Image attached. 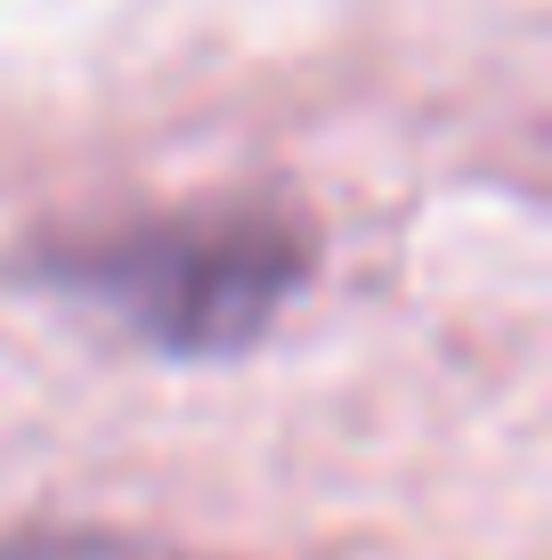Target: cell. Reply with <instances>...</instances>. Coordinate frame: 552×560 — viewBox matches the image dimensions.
<instances>
[{
    "mask_svg": "<svg viewBox=\"0 0 552 560\" xmlns=\"http://www.w3.org/2000/svg\"><path fill=\"white\" fill-rule=\"evenodd\" d=\"M309 236L284 211H171L82 244L66 277L163 350H236L293 301Z\"/></svg>",
    "mask_w": 552,
    "mask_h": 560,
    "instance_id": "obj_1",
    "label": "cell"
},
{
    "mask_svg": "<svg viewBox=\"0 0 552 560\" xmlns=\"http://www.w3.org/2000/svg\"><path fill=\"white\" fill-rule=\"evenodd\" d=\"M0 560H179L139 536H106V528H42V536H9Z\"/></svg>",
    "mask_w": 552,
    "mask_h": 560,
    "instance_id": "obj_2",
    "label": "cell"
}]
</instances>
